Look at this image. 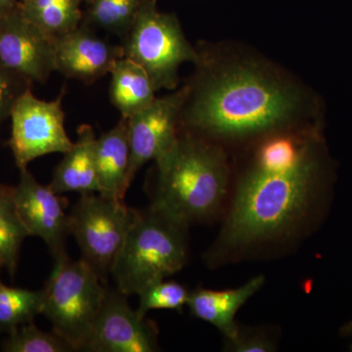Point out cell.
I'll use <instances>...</instances> for the list:
<instances>
[{
    "mask_svg": "<svg viewBox=\"0 0 352 352\" xmlns=\"http://www.w3.org/2000/svg\"><path fill=\"white\" fill-rule=\"evenodd\" d=\"M126 296L119 289L108 288L85 351L154 352L159 349L157 324L132 309Z\"/></svg>",
    "mask_w": 352,
    "mask_h": 352,
    "instance_id": "cell-9",
    "label": "cell"
},
{
    "mask_svg": "<svg viewBox=\"0 0 352 352\" xmlns=\"http://www.w3.org/2000/svg\"><path fill=\"white\" fill-rule=\"evenodd\" d=\"M224 347L227 351L233 352H271L276 349L267 333L241 326L233 338L226 339Z\"/></svg>",
    "mask_w": 352,
    "mask_h": 352,
    "instance_id": "cell-25",
    "label": "cell"
},
{
    "mask_svg": "<svg viewBox=\"0 0 352 352\" xmlns=\"http://www.w3.org/2000/svg\"><path fill=\"white\" fill-rule=\"evenodd\" d=\"M143 0H91L82 24L124 38L131 29Z\"/></svg>",
    "mask_w": 352,
    "mask_h": 352,
    "instance_id": "cell-20",
    "label": "cell"
},
{
    "mask_svg": "<svg viewBox=\"0 0 352 352\" xmlns=\"http://www.w3.org/2000/svg\"><path fill=\"white\" fill-rule=\"evenodd\" d=\"M351 351H352V346H351Z\"/></svg>",
    "mask_w": 352,
    "mask_h": 352,
    "instance_id": "cell-30",
    "label": "cell"
},
{
    "mask_svg": "<svg viewBox=\"0 0 352 352\" xmlns=\"http://www.w3.org/2000/svg\"><path fill=\"white\" fill-rule=\"evenodd\" d=\"M94 127L82 124L78 129V139L73 147L65 153L58 164L50 183L55 193H99L95 163V141Z\"/></svg>",
    "mask_w": 352,
    "mask_h": 352,
    "instance_id": "cell-16",
    "label": "cell"
},
{
    "mask_svg": "<svg viewBox=\"0 0 352 352\" xmlns=\"http://www.w3.org/2000/svg\"><path fill=\"white\" fill-rule=\"evenodd\" d=\"M154 1H156V2H157V0H154Z\"/></svg>",
    "mask_w": 352,
    "mask_h": 352,
    "instance_id": "cell-31",
    "label": "cell"
},
{
    "mask_svg": "<svg viewBox=\"0 0 352 352\" xmlns=\"http://www.w3.org/2000/svg\"><path fill=\"white\" fill-rule=\"evenodd\" d=\"M107 292L100 275L85 259L62 254L54 258L44 287L41 314L73 351H85Z\"/></svg>",
    "mask_w": 352,
    "mask_h": 352,
    "instance_id": "cell-5",
    "label": "cell"
},
{
    "mask_svg": "<svg viewBox=\"0 0 352 352\" xmlns=\"http://www.w3.org/2000/svg\"><path fill=\"white\" fill-rule=\"evenodd\" d=\"M64 94L65 87L56 100L44 101L29 89L14 105L8 146L19 170L28 168L38 157L55 153L65 154L73 147L74 142L65 129Z\"/></svg>",
    "mask_w": 352,
    "mask_h": 352,
    "instance_id": "cell-8",
    "label": "cell"
},
{
    "mask_svg": "<svg viewBox=\"0 0 352 352\" xmlns=\"http://www.w3.org/2000/svg\"><path fill=\"white\" fill-rule=\"evenodd\" d=\"M32 85L0 62V127L10 119L14 105Z\"/></svg>",
    "mask_w": 352,
    "mask_h": 352,
    "instance_id": "cell-24",
    "label": "cell"
},
{
    "mask_svg": "<svg viewBox=\"0 0 352 352\" xmlns=\"http://www.w3.org/2000/svg\"><path fill=\"white\" fill-rule=\"evenodd\" d=\"M111 103L122 118L129 119L144 110L156 99V89L142 67L127 58H120L110 72Z\"/></svg>",
    "mask_w": 352,
    "mask_h": 352,
    "instance_id": "cell-17",
    "label": "cell"
},
{
    "mask_svg": "<svg viewBox=\"0 0 352 352\" xmlns=\"http://www.w3.org/2000/svg\"><path fill=\"white\" fill-rule=\"evenodd\" d=\"M188 94L186 83L173 94L160 97L144 110L129 120V182L148 162L155 161L175 143L179 131V120Z\"/></svg>",
    "mask_w": 352,
    "mask_h": 352,
    "instance_id": "cell-10",
    "label": "cell"
},
{
    "mask_svg": "<svg viewBox=\"0 0 352 352\" xmlns=\"http://www.w3.org/2000/svg\"><path fill=\"white\" fill-rule=\"evenodd\" d=\"M0 62L32 85L47 82L55 72V38L21 13L0 17Z\"/></svg>",
    "mask_w": 352,
    "mask_h": 352,
    "instance_id": "cell-11",
    "label": "cell"
},
{
    "mask_svg": "<svg viewBox=\"0 0 352 352\" xmlns=\"http://www.w3.org/2000/svg\"><path fill=\"white\" fill-rule=\"evenodd\" d=\"M139 296L138 312L146 316L155 309H168L182 311L188 303L190 292L186 287L175 281L156 282L143 289Z\"/></svg>",
    "mask_w": 352,
    "mask_h": 352,
    "instance_id": "cell-23",
    "label": "cell"
},
{
    "mask_svg": "<svg viewBox=\"0 0 352 352\" xmlns=\"http://www.w3.org/2000/svg\"><path fill=\"white\" fill-rule=\"evenodd\" d=\"M80 1L85 2V3H89V2L91 1V0H80Z\"/></svg>",
    "mask_w": 352,
    "mask_h": 352,
    "instance_id": "cell-28",
    "label": "cell"
},
{
    "mask_svg": "<svg viewBox=\"0 0 352 352\" xmlns=\"http://www.w3.org/2000/svg\"><path fill=\"white\" fill-rule=\"evenodd\" d=\"M330 175L320 126L309 134L291 166L271 170L251 162L238 180L226 221L208 254L210 263L291 236L320 206Z\"/></svg>",
    "mask_w": 352,
    "mask_h": 352,
    "instance_id": "cell-2",
    "label": "cell"
},
{
    "mask_svg": "<svg viewBox=\"0 0 352 352\" xmlns=\"http://www.w3.org/2000/svg\"><path fill=\"white\" fill-rule=\"evenodd\" d=\"M13 195L29 236L43 239L53 258L67 254L66 240L69 235L67 199L55 193L50 185L41 184L28 168L20 170Z\"/></svg>",
    "mask_w": 352,
    "mask_h": 352,
    "instance_id": "cell-12",
    "label": "cell"
},
{
    "mask_svg": "<svg viewBox=\"0 0 352 352\" xmlns=\"http://www.w3.org/2000/svg\"><path fill=\"white\" fill-rule=\"evenodd\" d=\"M20 1H21V3H22V2L27 1V0H20Z\"/></svg>",
    "mask_w": 352,
    "mask_h": 352,
    "instance_id": "cell-29",
    "label": "cell"
},
{
    "mask_svg": "<svg viewBox=\"0 0 352 352\" xmlns=\"http://www.w3.org/2000/svg\"><path fill=\"white\" fill-rule=\"evenodd\" d=\"M80 0H27L20 10L25 19L53 38L73 31L82 24Z\"/></svg>",
    "mask_w": 352,
    "mask_h": 352,
    "instance_id": "cell-18",
    "label": "cell"
},
{
    "mask_svg": "<svg viewBox=\"0 0 352 352\" xmlns=\"http://www.w3.org/2000/svg\"><path fill=\"white\" fill-rule=\"evenodd\" d=\"M43 289L31 291L6 286L0 277V330L9 333L41 314Z\"/></svg>",
    "mask_w": 352,
    "mask_h": 352,
    "instance_id": "cell-21",
    "label": "cell"
},
{
    "mask_svg": "<svg viewBox=\"0 0 352 352\" xmlns=\"http://www.w3.org/2000/svg\"><path fill=\"white\" fill-rule=\"evenodd\" d=\"M188 227L154 206L139 210L111 270L117 289L138 295L182 270L188 256Z\"/></svg>",
    "mask_w": 352,
    "mask_h": 352,
    "instance_id": "cell-4",
    "label": "cell"
},
{
    "mask_svg": "<svg viewBox=\"0 0 352 352\" xmlns=\"http://www.w3.org/2000/svg\"><path fill=\"white\" fill-rule=\"evenodd\" d=\"M151 205L186 224L214 217L228 194L230 170L223 147L188 132L154 161Z\"/></svg>",
    "mask_w": 352,
    "mask_h": 352,
    "instance_id": "cell-3",
    "label": "cell"
},
{
    "mask_svg": "<svg viewBox=\"0 0 352 352\" xmlns=\"http://www.w3.org/2000/svg\"><path fill=\"white\" fill-rule=\"evenodd\" d=\"M129 120L122 118L95 141V163L99 193L115 201H124L129 182Z\"/></svg>",
    "mask_w": 352,
    "mask_h": 352,
    "instance_id": "cell-14",
    "label": "cell"
},
{
    "mask_svg": "<svg viewBox=\"0 0 352 352\" xmlns=\"http://www.w3.org/2000/svg\"><path fill=\"white\" fill-rule=\"evenodd\" d=\"M20 0H0V17L8 15L19 9Z\"/></svg>",
    "mask_w": 352,
    "mask_h": 352,
    "instance_id": "cell-26",
    "label": "cell"
},
{
    "mask_svg": "<svg viewBox=\"0 0 352 352\" xmlns=\"http://www.w3.org/2000/svg\"><path fill=\"white\" fill-rule=\"evenodd\" d=\"M122 57L120 44L109 43L82 23L55 38V72L87 85L110 73Z\"/></svg>",
    "mask_w": 352,
    "mask_h": 352,
    "instance_id": "cell-13",
    "label": "cell"
},
{
    "mask_svg": "<svg viewBox=\"0 0 352 352\" xmlns=\"http://www.w3.org/2000/svg\"><path fill=\"white\" fill-rule=\"evenodd\" d=\"M29 237L14 201L13 186L0 183V271L15 277L23 242Z\"/></svg>",
    "mask_w": 352,
    "mask_h": 352,
    "instance_id": "cell-19",
    "label": "cell"
},
{
    "mask_svg": "<svg viewBox=\"0 0 352 352\" xmlns=\"http://www.w3.org/2000/svg\"><path fill=\"white\" fill-rule=\"evenodd\" d=\"M139 210L124 201H115L98 193L82 194L69 214V234L75 237L82 258L105 282L124 244Z\"/></svg>",
    "mask_w": 352,
    "mask_h": 352,
    "instance_id": "cell-7",
    "label": "cell"
},
{
    "mask_svg": "<svg viewBox=\"0 0 352 352\" xmlns=\"http://www.w3.org/2000/svg\"><path fill=\"white\" fill-rule=\"evenodd\" d=\"M264 281L263 275H258L239 288L224 291L198 288L190 292L187 307L196 318L212 324L224 339H231L239 330L236 314L263 288Z\"/></svg>",
    "mask_w": 352,
    "mask_h": 352,
    "instance_id": "cell-15",
    "label": "cell"
},
{
    "mask_svg": "<svg viewBox=\"0 0 352 352\" xmlns=\"http://www.w3.org/2000/svg\"><path fill=\"white\" fill-rule=\"evenodd\" d=\"M120 45L124 58L145 69L156 91L176 89L180 66L196 64L199 59L198 50L185 36L178 18L161 12L154 0H143Z\"/></svg>",
    "mask_w": 352,
    "mask_h": 352,
    "instance_id": "cell-6",
    "label": "cell"
},
{
    "mask_svg": "<svg viewBox=\"0 0 352 352\" xmlns=\"http://www.w3.org/2000/svg\"><path fill=\"white\" fill-rule=\"evenodd\" d=\"M197 50L180 131L222 146L318 124L314 97L265 58L204 43Z\"/></svg>",
    "mask_w": 352,
    "mask_h": 352,
    "instance_id": "cell-1",
    "label": "cell"
},
{
    "mask_svg": "<svg viewBox=\"0 0 352 352\" xmlns=\"http://www.w3.org/2000/svg\"><path fill=\"white\" fill-rule=\"evenodd\" d=\"M340 333H342L344 337L352 338V320L342 328Z\"/></svg>",
    "mask_w": 352,
    "mask_h": 352,
    "instance_id": "cell-27",
    "label": "cell"
},
{
    "mask_svg": "<svg viewBox=\"0 0 352 352\" xmlns=\"http://www.w3.org/2000/svg\"><path fill=\"white\" fill-rule=\"evenodd\" d=\"M4 352H66L71 346L54 332L47 333L34 325V321L21 325L2 340Z\"/></svg>",
    "mask_w": 352,
    "mask_h": 352,
    "instance_id": "cell-22",
    "label": "cell"
}]
</instances>
